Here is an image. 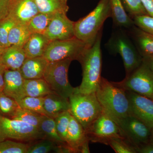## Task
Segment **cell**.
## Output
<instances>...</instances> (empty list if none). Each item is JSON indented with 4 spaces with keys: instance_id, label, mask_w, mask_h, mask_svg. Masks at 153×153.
I'll return each mask as SVG.
<instances>
[{
    "instance_id": "obj_13",
    "label": "cell",
    "mask_w": 153,
    "mask_h": 153,
    "mask_svg": "<svg viewBox=\"0 0 153 153\" xmlns=\"http://www.w3.org/2000/svg\"><path fill=\"white\" fill-rule=\"evenodd\" d=\"M74 25L66 14L56 13L44 35L50 41L71 39L75 37Z\"/></svg>"
},
{
    "instance_id": "obj_1",
    "label": "cell",
    "mask_w": 153,
    "mask_h": 153,
    "mask_svg": "<svg viewBox=\"0 0 153 153\" xmlns=\"http://www.w3.org/2000/svg\"><path fill=\"white\" fill-rule=\"evenodd\" d=\"M102 111L117 123L129 115V102L126 90L102 77L96 92Z\"/></svg>"
},
{
    "instance_id": "obj_11",
    "label": "cell",
    "mask_w": 153,
    "mask_h": 153,
    "mask_svg": "<svg viewBox=\"0 0 153 153\" xmlns=\"http://www.w3.org/2000/svg\"><path fill=\"white\" fill-rule=\"evenodd\" d=\"M117 124L126 140L136 149L150 142L151 128L134 117L128 116Z\"/></svg>"
},
{
    "instance_id": "obj_5",
    "label": "cell",
    "mask_w": 153,
    "mask_h": 153,
    "mask_svg": "<svg viewBox=\"0 0 153 153\" xmlns=\"http://www.w3.org/2000/svg\"><path fill=\"white\" fill-rule=\"evenodd\" d=\"M68 100L70 104L69 111L85 131L102 112L96 92L80 93L75 87Z\"/></svg>"
},
{
    "instance_id": "obj_41",
    "label": "cell",
    "mask_w": 153,
    "mask_h": 153,
    "mask_svg": "<svg viewBox=\"0 0 153 153\" xmlns=\"http://www.w3.org/2000/svg\"><path fill=\"white\" fill-rule=\"evenodd\" d=\"M143 61L153 71V55L143 56Z\"/></svg>"
},
{
    "instance_id": "obj_25",
    "label": "cell",
    "mask_w": 153,
    "mask_h": 153,
    "mask_svg": "<svg viewBox=\"0 0 153 153\" xmlns=\"http://www.w3.org/2000/svg\"><path fill=\"white\" fill-rule=\"evenodd\" d=\"M31 34L27 24L16 23L9 33V45L23 47Z\"/></svg>"
},
{
    "instance_id": "obj_26",
    "label": "cell",
    "mask_w": 153,
    "mask_h": 153,
    "mask_svg": "<svg viewBox=\"0 0 153 153\" xmlns=\"http://www.w3.org/2000/svg\"><path fill=\"white\" fill-rule=\"evenodd\" d=\"M39 129L44 134L45 138L51 140L58 144L66 143L58 134L54 118L43 115Z\"/></svg>"
},
{
    "instance_id": "obj_18",
    "label": "cell",
    "mask_w": 153,
    "mask_h": 153,
    "mask_svg": "<svg viewBox=\"0 0 153 153\" xmlns=\"http://www.w3.org/2000/svg\"><path fill=\"white\" fill-rule=\"evenodd\" d=\"M88 139L83 127L71 115L67 131L66 144L72 150L73 153H79L81 145Z\"/></svg>"
},
{
    "instance_id": "obj_12",
    "label": "cell",
    "mask_w": 153,
    "mask_h": 153,
    "mask_svg": "<svg viewBox=\"0 0 153 153\" xmlns=\"http://www.w3.org/2000/svg\"><path fill=\"white\" fill-rule=\"evenodd\" d=\"M126 91L129 102V115L153 127V100L130 91Z\"/></svg>"
},
{
    "instance_id": "obj_9",
    "label": "cell",
    "mask_w": 153,
    "mask_h": 153,
    "mask_svg": "<svg viewBox=\"0 0 153 153\" xmlns=\"http://www.w3.org/2000/svg\"><path fill=\"white\" fill-rule=\"evenodd\" d=\"M85 131L89 141L105 145L113 138H125L116 123L103 111Z\"/></svg>"
},
{
    "instance_id": "obj_37",
    "label": "cell",
    "mask_w": 153,
    "mask_h": 153,
    "mask_svg": "<svg viewBox=\"0 0 153 153\" xmlns=\"http://www.w3.org/2000/svg\"><path fill=\"white\" fill-rule=\"evenodd\" d=\"M133 19L136 27L153 35V17L149 15H143L135 17Z\"/></svg>"
},
{
    "instance_id": "obj_19",
    "label": "cell",
    "mask_w": 153,
    "mask_h": 153,
    "mask_svg": "<svg viewBox=\"0 0 153 153\" xmlns=\"http://www.w3.org/2000/svg\"><path fill=\"white\" fill-rule=\"evenodd\" d=\"M142 56L153 55V35L133 26L127 30Z\"/></svg>"
},
{
    "instance_id": "obj_38",
    "label": "cell",
    "mask_w": 153,
    "mask_h": 153,
    "mask_svg": "<svg viewBox=\"0 0 153 153\" xmlns=\"http://www.w3.org/2000/svg\"><path fill=\"white\" fill-rule=\"evenodd\" d=\"M12 0H0V21L9 16Z\"/></svg>"
},
{
    "instance_id": "obj_20",
    "label": "cell",
    "mask_w": 153,
    "mask_h": 153,
    "mask_svg": "<svg viewBox=\"0 0 153 153\" xmlns=\"http://www.w3.org/2000/svg\"><path fill=\"white\" fill-rule=\"evenodd\" d=\"M111 18L116 28L128 30L134 26L133 19L126 12L121 0H109Z\"/></svg>"
},
{
    "instance_id": "obj_14",
    "label": "cell",
    "mask_w": 153,
    "mask_h": 153,
    "mask_svg": "<svg viewBox=\"0 0 153 153\" xmlns=\"http://www.w3.org/2000/svg\"><path fill=\"white\" fill-rule=\"evenodd\" d=\"M39 13L35 0H12L9 16L17 23L27 24Z\"/></svg>"
},
{
    "instance_id": "obj_3",
    "label": "cell",
    "mask_w": 153,
    "mask_h": 153,
    "mask_svg": "<svg viewBox=\"0 0 153 153\" xmlns=\"http://www.w3.org/2000/svg\"><path fill=\"white\" fill-rule=\"evenodd\" d=\"M109 0H100L95 8L86 16L74 22L75 38L91 47L102 31L104 22L111 18Z\"/></svg>"
},
{
    "instance_id": "obj_16",
    "label": "cell",
    "mask_w": 153,
    "mask_h": 153,
    "mask_svg": "<svg viewBox=\"0 0 153 153\" xmlns=\"http://www.w3.org/2000/svg\"><path fill=\"white\" fill-rule=\"evenodd\" d=\"M26 58L23 47L11 45L4 48L0 57V64L6 69L20 70Z\"/></svg>"
},
{
    "instance_id": "obj_7",
    "label": "cell",
    "mask_w": 153,
    "mask_h": 153,
    "mask_svg": "<svg viewBox=\"0 0 153 153\" xmlns=\"http://www.w3.org/2000/svg\"><path fill=\"white\" fill-rule=\"evenodd\" d=\"M89 47L75 37L68 40L50 41L43 57L49 62L67 59L78 60Z\"/></svg>"
},
{
    "instance_id": "obj_24",
    "label": "cell",
    "mask_w": 153,
    "mask_h": 153,
    "mask_svg": "<svg viewBox=\"0 0 153 153\" xmlns=\"http://www.w3.org/2000/svg\"><path fill=\"white\" fill-rule=\"evenodd\" d=\"M35 1L40 13L66 14L69 10L68 0H35Z\"/></svg>"
},
{
    "instance_id": "obj_17",
    "label": "cell",
    "mask_w": 153,
    "mask_h": 153,
    "mask_svg": "<svg viewBox=\"0 0 153 153\" xmlns=\"http://www.w3.org/2000/svg\"><path fill=\"white\" fill-rule=\"evenodd\" d=\"M48 63L43 56L27 58L20 71L25 79L43 78Z\"/></svg>"
},
{
    "instance_id": "obj_36",
    "label": "cell",
    "mask_w": 153,
    "mask_h": 153,
    "mask_svg": "<svg viewBox=\"0 0 153 153\" xmlns=\"http://www.w3.org/2000/svg\"><path fill=\"white\" fill-rule=\"evenodd\" d=\"M16 23V21L9 16L0 21V43L4 48L10 46L8 40L9 33Z\"/></svg>"
},
{
    "instance_id": "obj_46",
    "label": "cell",
    "mask_w": 153,
    "mask_h": 153,
    "mask_svg": "<svg viewBox=\"0 0 153 153\" xmlns=\"http://www.w3.org/2000/svg\"><path fill=\"white\" fill-rule=\"evenodd\" d=\"M4 47H3L2 45L0 43V57H1L3 51H4Z\"/></svg>"
},
{
    "instance_id": "obj_32",
    "label": "cell",
    "mask_w": 153,
    "mask_h": 153,
    "mask_svg": "<svg viewBox=\"0 0 153 153\" xmlns=\"http://www.w3.org/2000/svg\"><path fill=\"white\" fill-rule=\"evenodd\" d=\"M71 115L69 111H63L57 115L55 118L58 134L61 139L66 143L67 131Z\"/></svg>"
},
{
    "instance_id": "obj_45",
    "label": "cell",
    "mask_w": 153,
    "mask_h": 153,
    "mask_svg": "<svg viewBox=\"0 0 153 153\" xmlns=\"http://www.w3.org/2000/svg\"><path fill=\"white\" fill-rule=\"evenodd\" d=\"M150 142L153 145V127L151 128Z\"/></svg>"
},
{
    "instance_id": "obj_44",
    "label": "cell",
    "mask_w": 153,
    "mask_h": 153,
    "mask_svg": "<svg viewBox=\"0 0 153 153\" xmlns=\"http://www.w3.org/2000/svg\"><path fill=\"white\" fill-rule=\"evenodd\" d=\"M6 139H6L4 133H3L1 125H0V141H2Z\"/></svg>"
},
{
    "instance_id": "obj_39",
    "label": "cell",
    "mask_w": 153,
    "mask_h": 153,
    "mask_svg": "<svg viewBox=\"0 0 153 153\" xmlns=\"http://www.w3.org/2000/svg\"><path fill=\"white\" fill-rule=\"evenodd\" d=\"M137 153H153V145L150 142L136 149Z\"/></svg>"
},
{
    "instance_id": "obj_2",
    "label": "cell",
    "mask_w": 153,
    "mask_h": 153,
    "mask_svg": "<svg viewBox=\"0 0 153 153\" xmlns=\"http://www.w3.org/2000/svg\"><path fill=\"white\" fill-rule=\"evenodd\" d=\"M102 32L99 33L93 45L86 49L78 60L82 66V78L80 85L76 88L80 93H95L100 85L102 67Z\"/></svg>"
},
{
    "instance_id": "obj_8",
    "label": "cell",
    "mask_w": 153,
    "mask_h": 153,
    "mask_svg": "<svg viewBox=\"0 0 153 153\" xmlns=\"http://www.w3.org/2000/svg\"><path fill=\"white\" fill-rule=\"evenodd\" d=\"M116 84L153 100V71L143 62L129 75Z\"/></svg>"
},
{
    "instance_id": "obj_4",
    "label": "cell",
    "mask_w": 153,
    "mask_h": 153,
    "mask_svg": "<svg viewBox=\"0 0 153 153\" xmlns=\"http://www.w3.org/2000/svg\"><path fill=\"white\" fill-rule=\"evenodd\" d=\"M105 45L111 54L120 55L123 60L126 76L129 75L142 63V56L128 32L125 29L116 28Z\"/></svg>"
},
{
    "instance_id": "obj_30",
    "label": "cell",
    "mask_w": 153,
    "mask_h": 153,
    "mask_svg": "<svg viewBox=\"0 0 153 153\" xmlns=\"http://www.w3.org/2000/svg\"><path fill=\"white\" fill-rule=\"evenodd\" d=\"M20 107L15 100L0 92V115L12 118Z\"/></svg>"
},
{
    "instance_id": "obj_15",
    "label": "cell",
    "mask_w": 153,
    "mask_h": 153,
    "mask_svg": "<svg viewBox=\"0 0 153 153\" xmlns=\"http://www.w3.org/2000/svg\"><path fill=\"white\" fill-rule=\"evenodd\" d=\"M4 87L3 92L17 101L26 97L25 80L20 70L5 69L4 74Z\"/></svg>"
},
{
    "instance_id": "obj_35",
    "label": "cell",
    "mask_w": 153,
    "mask_h": 153,
    "mask_svg": "<svg viewBox=\"0 0 153 153\" xmlns=\"http://www.w3.org/2000/svg\"><path fill=\"white\" fill-rule=\"evenodd\" d=\"M28 146L23 143L4 140L0 141V153H27Z\"/></svg>"
},
{
    "instance_id": "obj_33",
    "label": "cell",
    "mask_w": 153,
    "mask_h": 153,
    "mask_svg": "<svg viewBox=\"0 0 153 153\" xmlns=\"http://www.w3.org/2000/svg\"><path fill=\"white\" fill-rule=\"evenodd\" d=\"M106 145L110 146L116 153H136V148L124 138L115 137L110 139Z\"/></svg>"
},
{
    "instance_id": "obj_31",
    "label": "cell",
    "mask_w": 153,
    "mask_h": 153,
    "mask_svg": "<svg viewBox=\"0 0 153 153\" xmlns=\"http://www.w3.org/2000/svg\"><path fill=\"white\" fill-rule=\"evenodd\" d=\"M58 144L47 139L37 140V142L28 145L27 153H48L55 152Z\"/></svg>"
},
{
    "instance_id": "obj_10",
    "label": "cell",
    "mask_w": 153,
    "mask_h": 153,
    "mask_svg": "<svg viewBox=\"0 0 153 153\" xmlns=\"http://www.w3.org/2000/svg\"><path fill=\"white\" fill-rule=\"evenodd\" d=\"M0 125L6 139L25 141L45 139L39 128L22 121L0 115Z\"/></svg>"
},
{
    "instance_id": "obj_22",
    "label": "cell",
    "mask_w": 153,
    "mask_h": 153,
    "mask_svg": "<svg viewBox=\"0 0 153 153\" xmlns=\"http://www.w3.org/2000/svg\"><path fill=\"white\" fill-rule=\"evenodd\" d=\"M44 106L50 117L54 119L60 113L69 111L70 109L68 99L55 93L50 94L44 97Z\"/></svg>"
},
{
    "instance_id": "obj_34",
    "label": "cell",
    "mask_w": 153,
    "mask_h": 153,
    "mask_svg": "<svg viewBox=\"0 0 153 153\" xmlns=\"http://www.w3.org/2000/svg\"><path fill=\"white\" fill-rule=\"evenodd\" d=\"M126 12L133 19L135 17L148 15L141 0H122Z\"/></svg>"
},
{
    "instance_id": "obj_23",
    "label": "cell",
    "mask_w": 153,
    "mask_h": 153,
    "mask_svg": "<svg viewBox=\"0 0 153 153\" xmlns=\"http://www.w3.org/2000/svg\"><path fill=\"white\" fill-rule=\"evenodd\" d=\"M24 87L27 97H44L50 94L55 93L43 78L25 79Z\"/></svg>"
},
{
    "instance_id": "obj_42",
    "label": "cell",
    "mask_w": 153,
    "mask_h": 153,
    "mask_svg": "<svg viewBox=\"0 0 153 153\" xmlns=\"http://www.w3.org/2000/svg\"><path fill=\"white\" fill-rule=\"evenodd\" d=\"M5 68L0 64V92H3L4 87V74Z\"/></svg>"
},
{
    "instance_id": "obj_27",
    "label": "cell",
    "mask_w": 153,
    "mask_h": 153,
    "mask_svg": "<svg viewBox=\"0 0 153 153\" xmlns=\"http://www.w3.org/2000/svg\"><path fill=\"white\" fill-rule=\"evenodd\" d=\"M54 14L39 13L27 24L31 34H44L52 20Z\"/></svg>"
},
{
    "instance_id": "obj_29",
    "label": "cell",
    "mask_w": 153,
    "mask_h": 153,
    "mask_svg": "<svg viewBox=\"0 0 153 153\" xmlns=\"http://www.w3.org/2000/svg\"><path fill=\"white\" fill-rule=\"evenodd\" d=\"M17 102L19 103V106L22 108H26L44 115L50 117L44 109V97L26 96Z\"/></svg>"
},
{
    "instance_id": "obj_6",
    "label": "cell",
    "mask_w": 153,
    "mask_h": 153,
    "mask_svg": "<svg viewBox=\"0 0 153 153\" xmlns=\"http://www.w3.org/2000/svg\"><path fill=\"white\" fill-rule=\"evenodd\" d=\"M72 61L67 59L49 62L43 76L55 94L68 99L75 90L68 79V68Z\"/></svg>"
},
{
    "instance_id": "obj_43",
    "label": "cell",
    "mask_w": 153,
    "mask_h": 153,
    "mask_svg": "<svg viewBox=\"0 0 153 153\" xmlns=\"http://www.w3.org/2000/svg\"><path fill=\"white\" fill-rule=\"evenodd\" d=\"M89 140L88 139L86 140L82 145H81L80 149H79V153H89V146H88V143Z\"/></svg>"
},
{
    "instance_id": "obj_21",
    "label": "cell",
    "mask_w": 153,
    "mask_h": 153,
    "mask_svg": "<svg viewBox=\"0 0 153 153\" xmlns=\"http://www.w3.org/2000/svg\"><path fill=\"white\" fill-rule=\"evenodd\" d=\"M50 42L44 34H31L23 47L27 58L43 56Z\"/></svg>"
},
{
    "instance_id": "obj_28",
    "label": "cell",
    "mask_w": 153,
    "mask_h": 153,
    "mask_svg": "<svg viewBox=\"0 0 153 153\" xmlns=\"http://www.w3.org/2000/svg\"><path fill=\"white\" fill-rule=\"evenodd\" d=\"M43 115H44L20 107L17 110L13 117L11 119L22 121L39 129Z\"/></svg>"
},
{
    "instance_id": "obj_40",
    "label": "cell",
    "mask_w": 153,
    "mask_h": 153,
    "mask_svg": "<svg viewBox=\"0 0 153 153\" xmlns=\"http://www.w3.org/2000/svg\"><path fill=\"white\" fill-rule=\"evenodd\" d=\"M148 15L153 18V0H141Z\"/></svg>"
}]
</instances>
